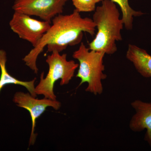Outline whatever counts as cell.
Returning <instances> with one entry per match:
<instances>
[{
    "instance_id": "cell-4",
    "label": "cell",
    "mask_w": 151,
    "mask_h": 151,
    "mask_svg": "<svg viewBox=\"0 0 151 151\" xmlns=\"http://www.w3.org/2000/svg\"><path fill=\"white\" fill-rule=\"evenodd\" d=\"M46 62L48 65V73L44 77V72L41 74L40 81L35 90L37 95H42L45 98L57 100L54 92L55 83L60 79V86L67 85L74 76L78 68V63L73 60H68L67 54L53 51L47 57Z\"/></svg>"
},
{
    "instance_id": "cell-1",
    "label": "cell",
    "mask_w": 151,
    "mask_h": 151,
    "mask_svg": "<svg viewBox=\"0 0 151 151\" xmlns=\"http://www.w3.org/2000/svg\"><path fill=\"white\" fill-rule=\"evenodd\" d=\"M95 31L96 26L92 19L82 17L75 9L69 14L58 15L52 19L50 27L37 45L22 58L23 61L37 74V58L45 47L47 52H61L68 46L81 43L83 32L88 33L93 37L95 35Z\"/></svg>"
},
{
    "instance_id": "cell-12",
    "label": "cell",
    "mask_w": 151,
    "mask_h": 151,
    "mask_svg": "<svg viewBox=\"0 0 151 151\" xmlns=\"http://www.w3.org/2000/svg\"><path fill=\"white\" fill-rule=\"evenodd\" d=\"M103 0H72L75 9L79 12H90L95 11L96 4Z\"/></svg>"
},
{
    "instance_id": "cell-2",
    "label": "cell",
    "mask_w": 151,
    "mask_h": 151,
    "mask_svg": "<svg viewBox=\"0 0 151 151\" xmlns=\"http://www.w3.org/2000/svg\"><path fill=\"white\" fill-rule=\"evenodd\" d=\"M92 20L97 32L95 38L89 44L91 50L103 52L111 55L117 51L116 42L122 40V30L124 27L120 13L116 3L111 0H103L96 7Z\"/></svg>"
},
{
    "instance_id": "cell-10",
    "label": "cell",
    "mask_w": 151,
    "mask_h": 151,
    "mask_svg": "<svg viewBox=\"0 0 151 151\" xmlns=\"http://www.w3.org/2000/svg\"><path fill=\"white\" fill-rule=\"evenodd\" d=\"M7 61L6 53L5 50H0V68L1 74L0 76V93L4 86L7 84H14L24 86L29 92L33 96L37 97V94L35 92V86L36 78L30 81H22L19 80L12 76L8 72L6 68Z\"/></svg>"
},
{
    "instance_id": "cell-8",
    "label": "cell",
    "mask_w": 151,
    "mask_h": 151,
    "mask_svg": "<svg viewBox=\"0 0 151 151\" xmlns=\"http://www.w3.org/2000/svg\"><path fill=\"white\" fill-rule=\"evenodd\" d=\"M131 105L135 113L130 121V129L136 132L146 129L145 139L151 147V103L137 100L131 103Z\"/></svg>"
},
{
    "instance_id": "cell-6",
    "label": "cell",
    "mask_w": 151,
    "mask_h": 151,
    "mask_svg": "<svg viewBox=\"0 0 151 151\" xmlns=\"http://www.w3.org/2000/svg\"><path fill=\"white\" fill-rule=\"evenodd\" d=\"M68 0H15L12 8L14 12L36 16L51 22L55 17L62 14Z\"/></svg>"
},
{
    "instance_id": "cell-3",
    "label": "cell",
    "mask_w": 151,
    "mask_h": 151,
    "mask_svg": "<svg viewBox=\"0 0 151 151\" xmlns=\"http://www.w3.org/2000/svg\"><path fill=\"white\" fill-rule=\"evenodd\" d=\"M103 52L91 50L81 42L78 50L73 52V57L79 62L78 73L76 77L81 79L79 86L84 83L88 84L85 91L95 95L103 93L102 82L107 75L104 73L105 70Z\"/></svg>"
},
{
    "instance_id": "cell-5",
    "label": "cell",
    "mask_w": 151,
    "mask_h": 151,
    "mask_svg": "<svg viewBox=\"0 0 151 151\" xmlns=\"http://www.w3.org/2000/svg\"><path fill=\"white\" fill-rule=\"evenodd\" d=\"M51 23L38 20L28 15L14 12L9 25L20 38L28 42L34 47L50 27Z\"/></svg>"
},
{
    "instance_id": "cell-9",
    "label": "cell",
    "mask_w": 151,
    "mask_h": 151,
    "mask_svg": "<svg viewBox=\"0 0 151 151\" xmlns=\"http://www.w3.org/2000/svg\"><path fill=\"white\" fill-rule=\"evenodd\" d=\"M126 57L142 76L151 77V55L146 50L134 45L129 44Z\"/></svg>"
},
{
    "instance_id": "cell-11",
    "label": "cell",
    "mask_w": 151,
    "mask_h": 151,
    "mask_svg": "<svg viewBox=\"0 0 151 151\" xmlns=\"http://www.w3.org/2000/svg\"><path fill=\"white\" fill-rule=\"evenodd\" d=\"M113 2L119 5L121 9L122 19L124 23V27L128 30L133 28L134 18L140 17L144 14L141 11L134 10L131 7L129 0H111Z\"/></svg>"
},
{
    "instance_id": "cell-7",
    "label": "cell",
    "mask_w": 151,
    "mask_h": 151,
    "mask_svg": "<svg viewBox=\"0 0 151 151\" xmlns=\"http://www.w3.org/2000/svg\"><path fill=\"white\" fill-rule=\"evenodd\" d=\"M34 97L29 92L24 93L21 92H16L14 95L13 101L20 108H24L29 112L31 117L32 127L30 137L29 147L33 145L36 140L37 134L35 133L37 119L46 111L47 108L50 107L54 110H59L61 107L60 102L44 98L38 99Z\"/></svg>"
}]
</instances>
